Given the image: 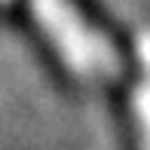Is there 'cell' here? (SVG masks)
Masks as SVG:
<instances>
[{
    "label": "cell",
    "mask_w": 150,
    "mask_h": 150,
    "mask_svg": "<svg viewBox=\"0 0 150 150\" xmlns=\"http://www.w3.org/2000/svg\"><path fill=\"white\" fill-rule=\"evenodd\" d=\"M138 55L144 64V80L135 89V110H138L141 135H144V150H150V31L138 37Z\"/></svg>",
    "instance_id": "7a4b0ae2"
},
{
    "label": "cell",
    "mask_w": 150,
    "mask_h": 150,
    "mask_svg": "<svg viewBox=\"0 0 150 150\" xmlns=\"http://www.w3.org/2000/svg\"><path fill=\"white\" fill-rule=\"evenodd\" d=\"M0 3H9V0H0Z\"/></svg>",
    "instance_id": "3957f363"
},
{
    "label": "cell",
    "mask_w": 150,
    "mask_h": 150,
    "mask_svg": "<svg viewBox=\"0 0 150 150\" xmlns=\"http://www.w3.org/2000/svg\"><path fill=\"white\" fill-rule=\"evenodd\" d=\"M34 16L52 37L55 49L67 67L83 77H101V74L120 71V55L101 34H95L80 18V12L64 0H34Z\"/></svg>",
    "instance_id": "6da1fadb"
}]
</instances>
